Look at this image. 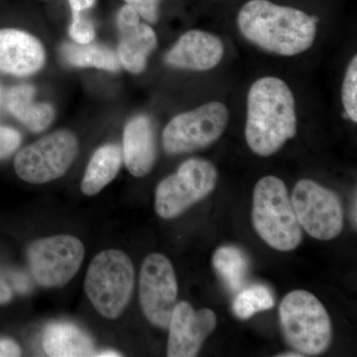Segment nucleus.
I'll list each match as a JSON object with an SVG mask.
<instances>
[{"label":"nucleus","mask_w":357,"mask_h":357,"mask_svg":"<svg viewBox=\"0 0 357 357\" xmlns=\"http://www.w3.org/2000/svg\"><path fill=\"white\" fill-rule=\"evenodd\" d=\"M357 201H356V194H354V199H352L351 204V211H349V218H351V222L352 227L356 230L357 227Z\"/></svg>","instance_id":"obj_32"},{"label":"nucleus","mask_w":357,"mask_h":357,"mask_svg":"<svg viewBox=\"0 0 357 357\" xmlns=\"http://www.w3.org/2000/svg\"><path fill=\"white\" fill-rule=\"evenodd\" d=\"M134 283L135 270L130 257L119 249H107L89 264L84 289L100 316L116 319L130 302Z\"/></svg>","instance_id":"obj_4"},{"label":"nucleus","mask_w":357,"mask_h":357,"mask_svg":"<svg viewBox=\"0 0 357 357\" xmlns=\"http://www.w3.org/2000/svg\"><path fill=\"white\" fill-rule=\"evenodd\" d=\"M342 105L347 116L357 121V57L354 56L347 67L342 84Z\"/></svg>","instance_id":"obj_23"},{"label":"nucleus","mask_w":357,"mask_h":357,"mask_svg":"<svg viewBox=\"0 0 357 357\" xmlns=\"http://www.w3.org/2000/svg\"><path fill=\"white\" fill-rule=\"evenodd\" d=\"M280 357H301V356H303V354H300L299 352H295V354H294V352H291V354H281V356H279Z\"/></svg>","instance_id":"obj_34"},{"label":"nucleus","mask_w":357,"mask_h":357,"mask_svg":"<svg viewBox=\"0 0 357 357\" xmlns=\"http://www.w3.org/2000/svg\"><path fill=\"white\" fill-rule=\"evenodd\" d=\"M317 22L316 16L269 0H249L237 15V26L244 38L262 50L285 57L311 48Z\"/></svg>","instance_id":"obj_1"},{"label":"nucleus","mask_w":357,"mask_h":357,"mask_svg":"<svg viewBox=\"0 0 357 357\" xmlns=\"http://www.w3.org/2000/svg\"><path fill=\"white\" fill-rule=\"evenodd\" d=\"M77 153L76 135L70 130L55 131L20 150L14 160V169L25 182L46 184L64 176Z\"/></svg>","instance_id":"obj_7"},{"label":"nucleus","mask_w":357,"mask_h":357,"mask_svg":"<svg viewBox=\"0 0 357 357\" xmlns=\"http://www.w3.org/2000/svg\"><path fill=\"white\" fill-rule=\"evenodd\" d=\"M8 278L10 280L11 287L15 289L20 294L28 293L31 289V283H30L29 279L22 272H11L8 275Z\"/></svg>","instance_id":"obj_28"},{"label":"nucleus","mask_w":357,"mask_h":357,"mask_svg":"<svg viewBox=\"0 0 357 357\" xmlns=\"http://www.w3.org/2000/svg\"><path fill=\"white\" fill-rule=\"evenodd\" d=\"M43 45L29 33L15 28L0 29V73L8 76H31L43 68Z\"/></svg>","instance_id":"obj_13"},{"label":"nucleus","mask_w":357,"mask_h":357,"mask_svg":"<svg viewBox=\"0 0 357 357\" xmlns=\"http://www.w3.org/2000/svg\"><path fill=\"white\" fill-rule=\"evenodd\" d=\"M281 332L286 342L303 356H319L332 344L333 328L326 307L305 290L287 294L279 307Z\"/></svg>","instance_id":"obj_5"},{"label":"nucleus","mask_w":357,"mask_h":357,"mask_svg":"<svg viewBox=\"0 0 357 357\" xmlns=\"http://www.w3.org/2000/svg\"><path fill=\"white\" fill-rule=\"evenodd\" d=\"M72 13H82L95 6L96 0H69Z\"/></svg>","instance_id":"obj_31"},{"label":"nucleus","mask_w":357,"mask_h":357,"mask_svg":"<svg viewBox=\"0 0 357 357\" xmlns=\"http://www.w3.org/2000/svg\"><path fill=\"white\" fill-rule=\"evenodd\" d=\"M177 299L178 283L172 263L160 253L148 255L140 270L139 301L143 314L152 325L167 330Z\"/></svg>","instance_id":"obj_11"},{"label":"nucleus","mask_w":357,"mask_h":357,"mask_svg":"<svg viewBox=\"0 0 357 357\" xmlns=\"http://www.w3.org/2000/svg\"><path fill=\"white\" fill-rule=\"evenodd\" d=\"M122 157L134 177H145L153 169L157 157L156 137L151 119L146 115L133 117L124 128Z\"/></svg>","instance_id":"obj_15"},{"label":"nucleus","mask_w":357,"mask_h":357,"mask_svg":"<svg viewBox=\"0 0 357 357\" xmlns=\"http://www.w3.org/2000/svg\"><path fill=\"white\" fill-rule=\"evenodd\" d=\"M297 112L292 91L283 79L264 77L248 96L245 138L258 156L269 157L297 134Z\"/></svg>","instance_id":"obj_2"},{"label":"nucleus","mask_w":357,"mask_h":357,"mask_svg":"<svg viewBox=\"0 0 357 357\" xmlns=\"http://www.w3.org/2000/svg\"><path fill=\"white\" fill-rule=\"evenodd\" d=\"M22 354L20 345L10 338H0V357H17Z\"/></svg>","instance_id":"obj_29"},{"label":"nucleus","mask_w":357,"mask_h":357,"mask_svg":"<svg viewBox=\"0 0 357 357\" xmlns=\"http://www.w3.org/2000/svg\"><path fill=\"white\" fill-rule=\"evenodd\" d=\"M45 354L52 357L95 356V344L79 326L68 321H55L45 328L42 337Z\"/></svg>","instance_id":"obj_17"},{"label":"nucleus","mask_w":357,"mask_h":357,"mask_svg":"<svg viewBox=\"0 0 357 357\" xmlns=\"http://www.w3.org/2000/svg\"><path fill=\"white\" fill-rule=\"evenodd\" d=\"M217 323V316L211 309L195 310L188 302L177 303L168 326L167 356H198L204 340L215 331Z\"/></svg>","instance_id":"obj_12"},{"label":"nucleus","mask_w":357,"mask_h":357,"mask_svg":"<svg viewBox=\"0 0 357 357\" xmlns=\"http://www.w3.org/2000/svg\"><path fill=\"white\" fill-rule=\"evenodd\" d=\"M213 265L230 292L238 293L245 285L249 260L241 248L231 245L218 248L213 256Z\"/></svg>","instance_id":"obj_20"},{"label":"nucleus","mask_w":357,"mask_h":357,"mask_svg":"<svg viewBox=\"0 0 357 357\" xmlns=\"http://www.w3.org/2000/svg\"><path fill=\"white\" fill-rule=\"evenodd\" d=\"M119 33L121 41L117 52L119 62L128 72L140 74L146 68L150 54L156 49V33L149 25L141 22Z\"/></svg>","instance_id":"obj_18"},{"label":"nucleus","mask_w":357,"mask_h":357,"mask_svg":"<svg viewBox=\"0 0 357 357\" xmlns=\"http://www.w3.org/2000/svg\"><path fill=\"white\" fill-rule=\"evenodd\" d=\"M225 55L222 39L213 33L191 30L185 32L167 53L165 61L178 69L204 72L220 64Z\"/></svg>","instance_id":"obj_14"},{"label":"nucleus","mask_w":357,"mask_h":357,"mask_svg":"<svg viewBox=\"0 0 357 357\" xmlns=\"http://www.w3.org/2000/svg\"><path fill=\"white\" fill-rule=\"evenodd\" d=\"M95 356L119 357V356H122V354H119V352L114 351H100V352H96Z\"/></svg>","instance_id":"obj_33"},{"label":"nucleus","mask_w":357,"mask_h":357,"mask_svg":"<svg viewBox=\"0 0 357 357\" xmlns=\"http://www.w3.org/2000/svg\"><path fill=\"white\" fill-rule=\"evenodd\" d=\"M1 100H2V89H1V86H0V103H1Z\"/></svg>","instance_id":"obj_35"},{"label":"nucleus","mask_w":357,"mask_h":357,"mask_svg":"<svg viewBox=\"0 0 357 357\" xmlns=\"http://www.w3.org/2000/svg\"><path fill=\"white\" fill-rule=\"evenodd\" d=\"M123 157L121 148L116 144H107L98 148L89 160L81 191L88 197L102 192L110 184L121 170Z\"/></svg>","instance_id":"obj_19"},{"label":"nucleus","mask_w":357,"mask_h":357,"mask_svg":"<svg viewBox=\"0 0 357 357\" xmlns=\"http://www.w3.org/2000/svg\"><path fill=\"white\" fill-rule=\"evenodd\" d=\"M69 64L116 72L121 68L119 55L107 47L93 44H65L61 49Z\"/></svg>","instance_id":"obj_21"},{"label":"nucleus","mask_w":357,"mask_h":357,"mask_svg":"<svg viewBox=\"0 0 357 357\" xmlns=\"http://www.w3.org/2000/svg\"><path fill=\"white\" fill-rule=\"evenodd\" d=\"M229 122V110L222 102H211L183 112L167 124L162 135L168 154L190 153L220 139Z\"/></svg>","instance_id":"obj_8"},{"label":"nucleus","mask_w":357,"mask_h":357,"mask_svg":"<svg viewBox=\"0 0 357 357\" xmlns=\"http://www.w3.org/2000/svg\"><path fill=\"white\" fill-rule=\"evenodd\" d=\"M218 180L217 168L208 160H187L159 183L155 192L157 215L164 220L178 217L213 192Z\"/></svg>","instance_id":"obj_6"},{"label":"nucleus","mask_w":357,"mask_h":357,"mask_svg":"<svg viewBox=\"0 0 357 357\" xmlns=\"http://www.w3.org/2000/svg\"><path fill=\"white\" fill-rule=\"evenodd\" d=\"M13 290L10 283L7 281L6 275L0 270V305H6L13 300Z\"/></svg>","instance_id":"obj_30"},{"label":"nucleus","mask_w":357,"mask_h":357,"mask_svg":"<svg viewBox=\"0 0 357 357\" xmlns=\"http://www.w3.org/2000/svg\"><path fill=\"white\" fill-rule=\"evenodd\" d=\"M117 27L119 31L131 27V26L138 24L140 22V15L132 6L126 4L121 7L119 11L116 18Z\"/></svg>","instance_id":"obj_27"},{"label":"nucleus","mask_w":357,"mask_h":357,"mask_svg":"<svg viewBox=\"0 0 357 357\" xmlns=\"http://www.w3.org/2000/svg\"><path fill=\"white\" fill-rule=\"evenodd\" d=\"M252 222L263 241L279 251H292L302 243L303 231L283 181L266 176L253 192Z\"/></svg>","instance_id":"obj_3"},{"label":"nucleus","mask_w":357,"mask_h":357,"mask_svg":"<svg viewBox=\"0 0 357 357\" xmlns=\"http://www.w3.org/2000/svg\"><path fill=\"white\" fill-rule=\"evenodd\" d=\"M22 136L20 131L9 126H0V160L13 155L20 148Z\"/></svg>","instance_id":"obj_25"},{"label":"nucleus","mask_w":357,"mask_h":357,"mask_svg":"<svg viewBox=\"0 0 357 357\" xmlns=\"http://www.w3.org/2000/svg\"><path fill=\"white\" fill-rule=\"evenodd\" d=\"M70 36L77 44H89L96 36L95 26L81 13H73L70 26Z\"/></svg>","instance_id":"obj_24"},{"label":"nucleus","mask_w":357,"mask_h":357,"mask_svg":"<svg viewBox=\"0 0 357 357\" xmlns=\"http://www.w3.org/2000/svg\"><path fill=\"white\" fill-rule=\"evenodd\" d=\"M275 306L271 289L261 284L241 289L234 301L232 310L236 318L248 319L259 312L267 311Z\"/></svg>","instance_id":"obj_22"},{"label":"nucleus","mask_w":357,"mask_h":357,"mask_svg":"<svg viewBox=\"0 0 357 357\" xmlns=\"http://www.w3.org/2000/svg\"><path fill=\"white\" fill-rule=\"evenodd\" d=\"M27 258L37 284L44 288H60L79 272L84 261V246L70 234L45 237L28 246Z\"/></svg>","instance_id":"obj_9"},{"label":"nucleus","mask_w":357,"mask_h":357,"mask_svg":"<svg viewBox=\"0 0 357 357\" xmlns=\"http://www.w3.org/2000/svg\"><path fill=\"white\" fill-rule=\"evenodd\" d=\"M132 6L140 17L149 23H156L159 18V6L161 0H124Z\"/></svg>","instance_id":"obj_26"},{"label":"nucleus","mask_w":357,"mask_h":357,"mask_svg":"<svg viewBox=\"0 0 357 357\" xmlns=\"http://www.w3.org/2000/svg\"><path fill=\"white\" fill-rule=\"evenodd\" d=\"M296 217L301 227L319 241H332L344 229V208L335 192L304 178L296 184L292 194Z\"/></svg>","instance_id":"obj_10"},{"label":"nucleus","mask_w":357,"mask_h":357,"mask_svg":"<svg viewBox=\"0 0 357 357\" xmlns=\"http://www.w3.org/2000/svg\"><path fill=\"white\" fill-rule=\"evenodd\" d=\"M34 95L31 84H17L7 91L4 103L9 114L32 132L39 133L51 126L55 110L49 103L33 102Z\"/></svg>","instance_id":"obj_16"}]
</instances>
